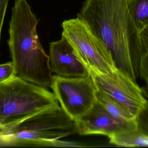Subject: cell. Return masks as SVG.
<instances>
[{"label": "cell", "instance_id": "9a60e30c", "mask_svg": "<svg viewBox=\"0 0 148 148\" xmlns=\"http://www.w3.org/2000/svg\"><path fill=\"white\" fill-rule=\"evenodd\" d=\"M16 75L12 62L0 64V83Z\"/></svg>", "mask_w": 148, "mask_h": 148}, {"label": "cell", "instance_id": "5b68a950", "mask_svg": "<svg viewBox=\"0 0 148 148\" xmlns=\"http://www.w3.org/2000/svg\"><path fill=\"white\" fill-rule=\"evenodd\" d=\"M61 26L62 36L88 70L107 74L117 69L110 51L85 22L77 17L65 20Z\"/></svg>", "mask_w": 148, "mask_h": 148}, {"label": "cell", "instance_id": "7a4b0ae2", "mask_svg": "<svg viewBox=\"0 0 148 148\" xmlns=\"http://www.w3.org/2000/svg\"><path fill=\"white\" fill-rule=\"evenodd\" d=\"M39 22L27 0H14L8 43L16 75L36 85L50 87L53 76L49 56L38 37Z\"/></svg>", "mask_w": 148, "mask_h": 148}, {"label": "cell", "instance_id": "9c48e42d", "mask_svg": "<svg viewBox=\"0 0 148 148\" xmlns=\"http://www.w3.org/2000/svg\"><path fill=\"white\" fill-rule=\"evenodd\" d=\"M49 58L52 73L64 77H84L88 69L78 60L73 50L63 36L49 44Z\"/></svg>", "mask_w": 148, "mask_h": 148}, {"label": "cell", "instance_id": "8fae6325", "mask_svg": "<svg viewBox=\"0 0 148 148\" xmlns=\"http://www.w3.org/2000/svg\"><path fill=\"white\" fill-rule=\"evenodd\" d=\"M109 139L110 143L118 147H148V136L137 129L120 132L113 135Z\"/></svg>", "mask_w": 148, "mask_h": 148}, {"label": "cell", "instance_id": "8992f818", "mask_svg": "<svg viewBox=\"0 0 148 148\" xmlns=\"http://www.w3.org/2000/svg\"><path fill=\"white\" fill-rule=\"evenodd\" d=\"M50 87L61 107L74 122L85 114L96 102L97 91L91 76L64 77L53 76Z\"/></svg>", "mask_w": 148, "mask_h": 148}, {"label": "cell", "instance_id": "6da1fadb", "mask_svg": "<svg viewBox=\"0 0 148 148\" xmlns=\"http://www.w3.org/2000/svg\"><path fill=\"white\" fill-rule=\"evenodd\" d=\"M77 17L104 43L117 68L136 81L144 53L127 0H85Z\"/></svg>", "mask_w": 148, "mask_h": 148}, {"label": "cell", "instance_id": "ba28073f", "mask_svg": "<svg viewBox=\"0 0 148 148\" xmlns=\"http://www.w3.org/2000/svg\"><path fill=\"white\" fill-rule=\"evenodd\" d=\"M75 123L77 134L81 136L99 135L109 138L117 133L130 131L97 101L92 108Z\"/></svg>", "mask_w": 148, "mask_h": 148}, {"label": "cell", "instance_id": "5bb4252c", "mask_svg": "<svg viewBox=\"0 0 148 148\" xmlns=\"http://www.w3.org/2000/svg\"><path fill=\"white\" fill-rule=\"evenodd\" d=\"M140 76L146 83V87L143 89V94L148 98V54H144L142 57L140 67Z\"/></svg>", "mask_w": 148, "mask_h": 148}, {"label": "cell", "instance_id": "ac0fdd59", "mask_svg": "<svg viewBox=\"0 0 148 148\" xmlns=\"http://www.w3.org/2000/svg\"><path fill=\"white\" fill-rule=\"evenodd\" d=\"M0 127H1V126H0Z\"/></svg>", "mask_w": 148, "mask_h": 148}, {"label": "cell", "instance_id": "2e32d148", "mask_svg": "<svg viewBox=\"0 0 148 148\" xmlns=\"http://www.w3.org/2000/svg\"><path fill=\"white\" fill-rule=\"evenodd\" d=\"M139 35L144 54H148V26L139 32Z\"/></svg>", "mask_w": 148, "mask_h": 148}, {"label": "cell", "instance_id": "4fadbf2b", "mask_svg": "<svg viewBox=\"0 0 148 148\" xmlns=\"http://www.w3.org/2000/svg\"><path fill=\"white\" fill-rule=\"evenodd\" d=\"M137 130L148 136V102L136 117Z\"/></svg>", "mask_w": 148, "mask_h": 148}, {"label": "cell", "instance_id": "52a82bcc", "mask_svg": "<svg viewBox=\"0 0 148 148\" xmlns=\"http://www.w3.org/2000/svg\"><path fill=\"white\" fill-rule=\"evenodd\" d=\"M88 70L97 90L113 97L134 117L147 105L142 89L120 69L107 74Z\"/></svg>", "mask_w": 148, "mask_h": 148}, {"label": "cell", "instance_id": "7c38bea8", "mask_svg": "<svg viewBox=\"0 0 148 148\" xmlns=\"http://www.w3.org/2000/svg\"><path fill=\"white\" fill-rule=\"evenodd\" d=\"M128 8L138 32L148 26V0H127Z\"/></svg>", "mask_w": 148, "mask_h": 148}, {"label": "cell", "instance_id": "277c9868", "mask_svg": "<svg viewBox=\"0 0 148 148\" xmlns=\"http://www.w3.org/2000/svg\"><path fill=\"white\" fill-rule=\"evenodd\" d=\"M59 105L53 92L18 76L0 83V127L9 126Z\"/></svg>", "mask_w": 148, "mask_h": 148}, {"label": "cell", "instance_id": "e0dca14e", "mask_svg": "<svg viewBox=\"0 0 148 148\" xmlns=\"http://www.w3.org/2000/svg\"><path fill=\"white\" fill-rule=\"evenodd\" d=\"M8 2L9 0H0V41L2 29Z\"/></svg>", "mask_w": 148, "mask_h": 148}, {"label": "cell", "instance_id": "3957f363", "mask_svg": "<svg viewBox=\"0 0 148 148\" xmlns=\"http://www.w3.org/2000/svg\"><path fill=\"white\" fill-rule=\"evenodd\" d=\"M3 146L88 147L62 140L77 134L75 123L60 105L51 107L9 126L0 127Z\"/></svg>", "mask_w": 148, "mask_h": 148}, {"label": "cell", "instance_id": "30bf717a", "mask_svg": "<svg viewBox=\"0 0 148 148\" xmlns=\"http://www.w3.org/2000/svg\"><path fill=\"white\" fill-rule=\"evenodd\" d=\"M96 101L113 117L127 127L130 130H137L136 117L113 97L97 90Z\"/></svg>", "mask_w": 148, "mask_h": 148}]
</instances>
